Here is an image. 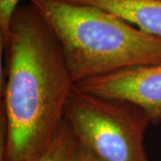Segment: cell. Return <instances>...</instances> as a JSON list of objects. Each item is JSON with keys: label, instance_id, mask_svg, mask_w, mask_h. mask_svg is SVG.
Returning a JSON list of instances; mask_svg holds the SVG:
<instances>
[{"label": "cell", "instance_id": "cell-1", "mask_svg": "<svg viewBox=\"0 0 161 161\" xmlns=\"http://www.w3.org/2000/svg\"><path fill=\"white\" fill-rule=\"evenodd\" d=\"M1 113V161H34L64 119L75 82L56 37L30 4L12 20Z\"/></svg>", "mask_w": 161, "mask_h": 161}, {"label": "cell", "instance_id": "cell-2", "mask_svg": "<svg viewBox=\"0 0 161 161\" xmlns=\"http://www.w3.org/2000/svg\"><path fill=\"white\" fill-rule=\"evenodd\" d=\"M56 37L75 84L121 70L161 64V38L99 7L29 0Z\"/></svg>", "mask_w": 161, "mask_h": 161}, {"label": "cell", "instance_id": "cell-3", "mask_svg": "<svg viewBox=\"0 0 161 161\" xmlns=\"http://www.w3.org/2000/svg\"><path fill=\"white\" fill-rule=\"evenodd\" d=\"M64 119L78 142L102 161H150L143 142L151 123L135 104L93 95L75 85Z\"/></svg>", "mask_w": 161, "mask_h": 161}, {"label": "cell", "instance_id": "cell-4", "mask_svg": "<svg viewBox=\"0 0 161 161\" xmlns=\"http://www.w3.org/2000/svg\"><path fill=\"white\" fill-rule=\"evenodd\" d=\"M82 92L126 100L140 107L151 124L161 122V64L121 70L76 83Z\"/></svg>", "mask_w": 161, "mask_h": 161}, {"label": "cell", "instance_id": "cell-5", "mask_svg": "<svg viewBox=\"0 0 161 161\" xmlns=\"http://www.w3.org/2000/svg\"><path fill=\"white\" fill-rule=\"evenodd\" d=\"M99 7L109 12L145 33L161 38V1L159 0H64Z\"/></svg>", "mask_w": 161, "mask_h": 161}, {"label": "cell", "instance_id": "cell-6", "mask_svg": "<svg viewBox=\"0 0 161 161\" xmlns=\"http://www.w3.org/2000/svg\"><path fill=\"white\" fill-rule=\"evenodd\" d=\"M78 144L69 123L64 119L49 148L43 155L34 161H69Z\"/></svg>", "mask_w": 161, "mask_h": 161}, {"label": "cell", "instance_id": "cell-7", "mask_svg": "<svg viewBox=\"0 0 161 161\" xmlns=\"http://www.w3.org/2000/svg\"><path fill=\"white\" fill-rule=\"evenodd\" d=\"M20 0H0V46L6 50L10 37L11 23Z\"/></svg>", "mask_w": 161, "mask_h": 161}, {"label": "cell", "instance_id": "cell-8", "mask_svg": "<svg viewBox=\"0 0 161 161\" xmlns=\"http://www.w3.org/2000/svg\"><path fill=\"white\" fill-rule=\"evenodd\" d=\"M69 161H102L92 150L80 145L79 142L74 150Z\"/></svg>", "mask_w": 161, "mask_h": 161}, {"label": "cell", "instance_id": "cell-9", "mask_svg": "<svg viewBox=\"0 0 161 161\" xmlns=\"http://www.w3.org/2000/svg\"><path fill=\"white\" fill-rule=\"evenodd\" d=\"M159 1H161V0H159Z\"/></svg>", "mask_w": 161, "mask_h": 161}]
</instances>
